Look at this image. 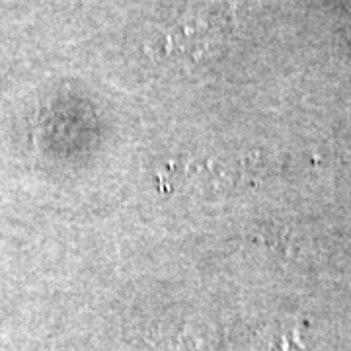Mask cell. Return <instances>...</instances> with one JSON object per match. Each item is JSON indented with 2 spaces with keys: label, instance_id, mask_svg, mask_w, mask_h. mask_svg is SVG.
<instances>
[{
  "label": "cell",
  "instance_id": "obj_1",
  "mask_svg": "<svg viewBox=\"0 0 351 351\" xmlns=\"http://www.w3.org/2000/svg\"><path fill=\"white\" fill-rule=\"evenodd\" d=\"M346 4H348V6H350V8H351V0H346Z\"/></svg>",
  "mask_w": 351,
  "mask_h": 351
}]
</instances>
